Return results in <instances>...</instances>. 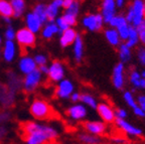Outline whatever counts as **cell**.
I'll list each match as a JSON object with an SVG mask.
<instances>
[{"mask_svg":"<svg viewBox=\"0 0 145 144\" xmlns=\"http://www.w3.org/2000/svg\"><path fill=\"white\" fill-rule=\"evenodd\" d=\"M23 132L26 135V144H45L57 139L59 132L54 127L37 122H26L23 124Z\"/></svg>","mask_w":145,"mask_h":144,"instance_id":"1","label":"cell"},{"mask_svg":"<svg viewBox=\"0 0 145 144\" xmlns=\"http://www.w3.org/2000/svg\"><path fill=\"white\" fill-rule=\"evenodd\" d=\"M123 13L127 22L136 28L144 20V0L130 1Z\"/></svg>","mask_w":145,"mask_h":144,"instance_id":"2","label":"cell"},{"mask_svg":"<svg viewBox=\"0 0 145 144\" xmlns=\"http://www.w3.org/2000/svg\"><path fill=\"white\" fill-rule=\"evenodd\" d=\"M81 23L84 28L91 32H99L105 28V23L100 12H91L83 16Z\"/></svg>","mask_w":145,"mask_h":144,"instance_id":"3","label":"cell"},{"mask_svg":"<svg viewBox=\"0 0 145 144\" xmlns=\"http://www.w3.org/2000/svg\"><path fill=\"white\" fill-rule=\"evenodd\" d=\"M30 114L37 120H45L52 117V109L46 101L36 99L30 105Z\"/></svg>","mask_w":145,"mask_h":144,"instance_id":"4","label":"cell"},{"mask_svg":"<svg viewBox=\"0 0 145 144\" xmlns=\"http://www.w3.org/2000/svg\"><path fill=\"white\" fill-rule=\"evenodd\" d=\"M126 65L122 63H116L112 72V84L114 88L117 90H123L127 83V72Z\"/></svg>","mask_w":145,"mask_h":144,"instance_id":"5","label":"cell"},{"mask_svg":"<svg viewBox=\"0 0 145 144\" xmlns=\"http://www.w3.org/2000/svg\"><path fill=\"white\" fill-rule=\"evenodd\" d=\"M96 111L101 118V121H103L105 124L108 125V124H113L115 122V108L109 102L103 101L98 103Z\"/></svg>","mask_w":145,"mask_h":144,"instance_id":"6","label":"cell"},{"mask_svg":"<svg viewBox=\"0 0 145 144\" xmlns=\"http://www.w3.org/2000/svg\"><path fill=\"white\" fill-rule=\"evenodd\" d=\"M85 132L89 133L91 135L97 136V137H103L108 133V125L105 124L101 120H95V121H86L83 125Z\"/></svg>","mask_w":145,"mask_h":144,"instance_id":"7","label":"cell"},{"mask_svg":"<svg viewBox=\"0 0 145 144\" xmlns=\"http://www.w3.org/2000/svg\"><path fill=\"white\" fill-rule=\"evenodd\" d=\"M99 12L102 15L105 25H108L109 22L112 20V18L118 13L115 5V0H103L100 5Z\"/></svg>","mask_w":145,"mask_h":144,"instance_id":"8","label":"cell"},{"mask_svg":"<svg viewBox=\"0 0 145 144\" xmlns=\"http://www.w3.org/2000/svg\"><path fill=\"white\" fill-rule=\"evenodd\" d=\"M114 123H115L116 127L122 133H125L126 135L131 136V137H140L142 135V129L135 126L134 124L130 123L127 120L116 119Z\"/></svg>","mask_w":145,"mask_h":144,"instance_id":"9","label":"cell"},{"mask_svg":"<svg viewBox=\"0 0 145 144\" xmlns=\"http://www.w3.org/2000/svg\"><path fill=\"white\" fill-rule=\"evenodd\" d=\"M41 79H42V74L37 69L29 74L25 75V78L23 80V89L26 92H33L39 86Z\"/></svg>","mask_w":145,"mask_h":144,"instance_id":"10","label":"cell"},{"mask_svg":"<svg viewBox=\"0 0 145 144\" xmlns=\"http://www.w3.org/2000/svg\"><path fill=\"white\" fill-rule=\"evenodd\" d=\"M48 76L52 82H54V83L61 82V80L65 79V76H66L65 65L59 61H54L48 67Z\"/></svg>","mask_w":145,"mask_h":144,"instance_id":"11","label":"cell"},{"mask_svg":"<svg viewBox=\"0 0 145 144\" xmlns=\"http://www.w3.org/2000/svg\"><path fill=\"white\" fill-rule=\"evenodd\" d=\"M75 92V85L71 80L63 79L57 83L56 88V95L59 99H70L71 95Z\"/></svg>","mask_w":145,"mask_h":144,"instance_id":"12","label":"cell"},{"mask_svg":"<svg viewBox=\"0 0 145 144\" xmlns=\"http://www.w3.org/2000/svg\"><path fill=\"white\" fill-rule=\"evenodd\" d=\"M15 39L18 45H20L23 47H30L34 45L36 41V36L34 33H32L30 30H28L26 27H23L16 31Z\"/></svg>","mask_w":145,"mask_h":144,"instance_id":"13","label":"cell"},{"mask_svg":"<svg viewBox=\"0 0 145 144\" xmlns=\"http://www.w3.org/2000/svg\"><path fill=\"white\" fill-rule=\"evenodd\" d=\"M67 114L72 121H84L88 116V108L81 103L74 104L67 110Z\"/></svg>","mask_w":145,"mask_h":144,"instance_id":"14","label":"cell"},{"mask_svg":"<svg viewBox=\"0 0 145 144\" xmlns=\"http://www.w3.org/2000/svg\"><path fill=\"white\" fill-rule=\"evenodd\" d=\"M141 76H140V71L136 67H131L129 68V71L127 72V82L131 86V92L136 93L139 91V84L141 81Z\"/></svg>","mask_w":145,"mask_h":144,"instance_id":"15","label":"cell"},{"mask_svg":"<svg viewBox=\"0 0 145 144\" xmlns=\"http://www.w3.org/2000/svg\"><path fill=\"white\" fill-rule=\"evenodd\" d=\"M18 68H19V71L22 74L27 75L29 74V73L33 72L34 70H36L37 65L34 63L33 58H31L29 56H24L18 62Z\"/></svg>","mask_w":145,"mask_h":144,"instance_id":"16","label":"cell"},{"mask_svg":"<svg viewBox=\"0 0 145 144\" xmlns=\"http://www.w3.org/2000/svg\"><path fill=\"white\" fill-rule=\"evenodd\" d=\"M77 35L78 32L74 27H71L69 29L63 31L61 33V36H59V45H61V46L68 47L70 45H72Z\"/></svg>","mask_w":145,"mask_h":144,"instance_id":"17","label":"cell"},{"mask_svg":"<svg viewBox=\"0 0 145 144\" xmlns=\"http://www.w3.org/2000/svg\"><path fill=\"white\" fill-rule=\"evenodd\" d=\"M117 48H118V56H119L120 63H122L125 65L131 63L134 56L133 50H131L130 47L127 46L125 45V43H122Z\"/></svg>","mask_w":145,"mask_h":144,"instance_id":"18","label":"cell"},{"mask_svg":"<svg viewBox=\"0 0 145 144\" xmlns=\"http://www.w3.org/2000/svg\"><path fill=\"white\" fill-rule=\"evenodd\" d=\"M84 41L81 34L78 33L75 41L72 43V54H74V59L77 63H81L84 59Z\"/></svg>","mask_w":145,"mask_h":144,"instance_id":"19","label":"cell"},{"mask_svg":"<svg viewBox=\"0 0 145 144\" xmlns=\"http://www.w3.org/2000/svg\"><path fill=\"white\" fill-rule=\"evenodd\" d=\"M103 32H104V36H105V38H106L107 43L111 45V46L118 47L122 43L120 37H119V34H118L117 30H116L115 28L107 26L103 29Z\"/></svg>","mask_w":145,"mask_h":144,"instance_id":"20","label":"cell"},{"mask_svg":"<svg viewBox=\"0 0 145 144\" xmlns=\"http://www.w3.org/2000/svg\"><path fill=\"white\" fill-rule=\"evenodd\" d=\"M25 25H26L27 29L30 30L34 34L40 31L41 26H42L39 19L32 12H28L25 16Z\"/></svg>","mask_w":145,"mask_h":144,"instance_id":"21","label":"cell"},{"mask_svg":"<svg viewBox=\"0 0 145 144\" xmlns=\"http://www.w3.org/2000/svg\"><path fill=\"white\" fill-rule=\"evenodd\" d=\"M16 56V45L14 41H6L3 46V59L10 63L15 59Z\"/></svg>","mask_w":145,"mask_h":144,"instance_id":"22","label":"cell"},{"mask_svg":"<svg viewBox=\"0 0 145 144\" xmlns=\"http://www.w3.org/2000/svg\"><path fill=\"white\" fill-rule=\"evenodd\" d=\"M59 33H61V32H59V29L57 28V24L54 23V21H48L44 24V26L42 28V31H41L42 37L46 38V39H50L54 35Z\"/></svg>","mask_w":145,"mask_h":144,"instance_id":"23","label":"cell"},{"mask_svg":"<svg viewBox=\"0 0 145 144\" xmlns=\"http://www.w3.org/2000/svg\"><path fill=\"white\" fill-rule=\"evenodd\" d=\"M32 13L39 18V21L41 22V24H45L48 21V15H46V5L44 3H39L32 9Z\"/></svg>","mask_w":145,"mask_h":144,"instance_id":"24","label":"cell"},{"mask_svg":"<svg viewBox=\"0 0 145 144\" xmlns=\"http://www.w3.org/2000/svg\"><path fill=\"white\" fill-rule=\"evenodd\" d=\"M78 139L82 144H100L102 138L91 135L87 132H81L78 134Z\"/></svg>","mask_w":145,"mask_h":144,"instance_id":"25","label":"cell"},{"mask_svg":"<svg viewBox=\"0 0 145 144\" xmlns=\"http://www.w3.org/2000/svg\"><path fill=\"white\" fill-rule=\"evenodd\" d=\"M80 102L84 106L89 107L91 109H95V110L98 106V103H99L97 101V99L94 97L93 95H91L90 93H83V94H81V100H80Z\"/></svg>","mask_w":145,"mask_h":144,"instance_id":"26","label":"cell"},{"mask_svg":"<svg viewBox=\"0 0 145 144\" xmlns=\"http://www.w3.org/2000/svg\"><path fill=\"white\" fill-rule=\"evenodd\" d=\"M125 45L128 47H130L131 50H135L138 45H140V43H139V36H138V33H137L136 28L131 26L129 36L127 38V41H125Z\"/></svg>","mask_w":145,"mask_h":144,"instance_id":"27","label":"cell"},{"mask_svg":"<svg viewBox=\"0 0 145 144\" xmlns=\"http://www.w3.org/2000/svg\"><path fill=\"white\" fill-rule=\"evenodd\" d=\"M12 10H13V17H20L25 11V2L23 0H12L10 1Z\"/></svg>","mask_w":145,"mask_h":144,"instance_id":"28","label":"cell"},{"mask_svg":"<svg viewBox=\"0 0 145 144\" xmlns=\"http://www.w3.org/2000/svg\"><path fill=\"white\" fill-rule=\"evenodd\" d=\"M61 12V8L57 7L54 2H50L46 5V15H48V21H54L59 17V14Z\"/></svg>","mask_w":145,"mask_h":144,"instance_id":"29","label":"cell"},{"mask_svg":"<svg viewBox=\"0 0 145 144\" xmlns=\"http://www.w3.org/2000/svg\"><path fill=\"white\" fill-rule=\"evenodd\" d=\"M125 23H128V22H127L126 18H125L124 13H123V12H118V13L112 18V20L109 22L108 26L117 29L118 27L122 26V25L125 24Z\"/></svg>","mask_w":145,"mask_h":144,"instance_id":"30","label":"cell"},{"mask_svg":"<svg viewBox=\"0 0 145 144\" xmlns=\"http://www.w3.org/2000/svg\"><path fill=\"white\" fill-rule=\"evenodd\" d=\"M0 14L2 17H10L13 16V10H12L11 4L6 0H0Z\"/></svg>","mask_w":145,"mask_h":144,"instance_id":"31","label":"cell"},{"mask_svg":"<svg viewBox=\"0 0 145 144\" xmlns=\"http://www.w3.org/2000/svg\"><path fill=\"white\" fill-rule=\"evenodd\" d=\"M123 100H124L125 103L128 105V107H130L132 110L138 106V105H137V101H136L135 95L130 90H127L123 92Z\"/></svg>","mask_w":145,"mask_h":144,"instance_id":"32","label":"cell"},{"mask_svg":"<svg viewBox=\"0 0 145 144\" xmlns=\"http://www.w3.org/2000/svg\"><path fill=\"white\" fill-rule=\"evenodd\" d=\"M130 29H131V25H130L129 23H125L122 26L118 27L117 29H116L122 43H125V41H127V38H128L129 33H130Z\"/></svg>","mask_w":145,"mask_h":144,"instance_id":"33","label":"cell"},{"mask_svg":"<svg viewBox=\"0 0 145 144\" xmlns=\"http://www.w3.org/2000/svg\"><path fill=\"white\" fill-rule=\"evenodd\" d=\"M135 58L139 65L145 68V46L143 45H138L135 48Z\"/></svg>","mask_w":145,"mask_h":144,"instance_id":"34","label":"cell"},{"mask_svg":"<svg viewBox=\"0 0 145 144\" xmlns=\"http://www.w3.org/2000/svg\"><path fill=\"white\" fill-rule=\"evenodd\" d=\"M63 12H67V13L72 14V15L78 17L79 14H80V12H81V3H80L79 1L72 0V2L71 3V5Z\"/></svg>","mask_w":145,"mask_h":144,"instance_id":"35","label":"cell"},{"mask_svg":"<svg viewBox=\"0 0 145 144\" xmlns=\"http://www.w3.org/2000/svg\"><path fill=\"white\" fill-rule=\"evenodd\" d=\"M137 33L139 36V43L140 45L145 46V20H143L138 26L136 27Z\"/></svg>","mask_w":145,"mask_h":144,"instance_id":"36","label":"cell"},{"mask_svg":"<svg viewBox=\"0 0 145 144\" xmlns=\"http://www.w3.org/2000/svg\"><path fill=\"white\" fill-rule=\"evenodd\" d=\"M61 17L63 18V20L68 23V25L70 27H74L78 22V17L72 15V14L67 13V12H63V15H61Z\"/></svg>","mask_w":145,"mask_h":144,"instance_id":"37","label":"cell"},{"mask_svg":"<svg viewBox=\"0 0 145 144\" xmlns=\"http://www.w3.org/2000/svg\"><path fill=\"white\" fill-rule=\"evenodd\" d=\"M54 23L57 24V28L59 29V32H63V31H65V30H67V29H69V28H71L70 26L68 25V23L66 22V21L63 20V18L61 17V16H59V17L54 20Z\"/></svg>","mask_w":145,"mask_h":144,"instance_id":"38","label":"cell"},{"mask_svg":"<svg viewBox=\"0 0 145 144\" xmlns=\"http://www.w3.org/2000/svg\"><path fill=\"white\" fill-rule=\"evenodd\" d=\"M110 144H127L128 140L122 135H113L110 137Z\"/></svg>","mask_w":145,"mask_h":144,"instance_id":"39","label":"cell"},{"mask_svg":"<svg viewBox=\"0 0 145 144\" xmlns=\"http://www.w3.org/2000/svg\"><path fill=\"white\" fill-rule=\"evenodd\" d=\"M34 63L37 67H40V65H45L48 63V58L42 54H35V56L33 58Z\"/></svg>","mask_w":145,"mask_h":144,"instance_id":"40","label":"cell"},{"mask_svg":"<svg viewBox=\"0 0 145 144\" xmlns=\"http://www.w3.org/2000/svg\"><path fill=\"white\" fill-rule=\"evenodd\" d=\"M115 117L116 119L126 120L127 117H128V112H127L126 109L118 107V108H115Z\"/></svg>","mask_w":145,"mask_h":144,"instance_id":"41","label":"cell"},{"mask_svg":"<svg viewBox=\"0 0 145 144\" xmlns=\"http://www.w3.org/2000/svg\"><path fill=\"white\" fill-rule=\"evenodd\" d=\"M4 36L6 38V41H13L15 39V36H16V31L12 26H8L6 28L4 32Z\"/></svg>","mask_w":145,"mask_h":144,"instance_id":"42","label":"cell"},{"mask_svg":"<svg viewBox=\"0 0 145 144\" xmlns=\"http://www.w3.org/2000/svg\"><path fill=\"white\" fill-rule=\"evenodd\" d=\"M128 1L126 0H115V5L117 8L118 12H124V10L126 9L127 5H128Z\"/></svg>","mask_w":145,"mask_h":144,"instance_id":"43","label":"cell"},{"mask_svg":"<svg viewBox=\"0 0 145 144\" xmlns=\"http://www.w3.org/2000/svg\"><path fill=\"white\" fill-rule=\"evenodd\" d=\"M136 101H137V105L145 113V93H139L136 97Z\"/></svg>","mask_w":145,"mask_h":144,"instance_id":"44","label":"cell"},{"mask_svg":"<svg viewBox=\"0 0 145 144\" xmlns=\"http://www.w3.org/2000/svg\"><path fill=\"white\" fill-rule=\"evenodd\" d=\"M70 99H71V101H72L74 104L80 103V100H81V93L76 92V91H75V92L71 95Z\"/></svg>","mask_w":145,"mask_h":144,"instance_id":"45","label":"cell"},{"mask_svg":"<svg viewBox=\"0 0 145 144\" xmlns=\"http://www.w3.org/2000/svg\"><path fill=\"white\" fill-rule=\"evenodd\" d=\"M132 112H133V114L135 115V116H137V117L145 118V113L143 112V110L139 106H137L135 109H133V110H132Z\"/></svg>","mask_w":145,"mask_h":144,"instance_id":"46","label":"cell"},{"mask_svg":"<svg viewBox=\"0 0 145 144\" xmlns=\"http://www.w3.org/2000/svg\"><path fill=\"white\" fill-rule=\"evenodd\" d=\"M37 70H39L42 75H48V67L46 65H40V67H39V68H37Z\"/></svg>","mask_w":145,"mask_h":144,"instance_id":"47","label":"cell"},{"mask_svg":"<svg viewBox=\"0 0 145 144\" xmlns=\"http://www.w3.org/2000/svg\"><path fill=\"white\" fill-rule=\"evenodd\" d=\"M72 2V0H63V5H61V8H63L65 10H66V9L70 6Z\"/></svg>","mask_w":145,"mask_h":144,"instance_id":"48","label":"cell"},{"mask_svg":"<svg viewBox=\"0 0 145 144\" xmlns=\"http://www.w3.org/2000/svg\"><path fill=\"white\" fill-rule=\"evenodd\" d=\"M139 91H145V79H141L139 84Z\"/></svg>","mask_w":145,"mask_h":144,"instance_id":"49","label":"cell"},{"mask_svg":"<svg viewBox=\"0 0 145 144\" xmlns=\"http://www.w3.org/2000/svg\"><path fill=\"white\" fill-rule=\"evenodd\" d=\"M52 2H54V4L57 5V7H59V8H61V5H63V0H54Z\"/></svg>","mask_w":145,"mask_h":144,"instance_id":"50","label":"cell"},{"mask_svg":"<svg viewBox=\"0 0 145 144\" xmlns=\"http://www.w3.org/2000/svg\"><path fill=\"white\" fill-rule=\"evenodd\" d=\"M2 19L5 21V23H7V24H10V23H11V18L10 17H2Z\"/></svg>","mask_w":145,"mask_h":144,"instance_id":"51","label":"cell"},{"mask_svg":"<svg viewBox=\"0 0 145 144\" xmlns=\"http://www.w3.org/2000/svg\"><path fill=\"white\" fill-rule=\"evenodd\" d=\"M140 76L142 79H145V68H143L142 70L140 71Z\"/></svg>","mask_w":145,"mask_h":144,"instance_id":"52","label":"cell"},{"mask_svg":"<svg viewBox=\"0 0 145 144\" xmlns=\"http://www.w3.org/2000/svg\"><path fill=\"white\" fill-rule=\"evenodd\" d=\"M100 144H110V143H109L108 141H103V140H102V141H101V143H100Z\"/></svg>","mask_w":145,"mask_h":144,"instance_id":"53","label":"cell"},{"mask_svg":"<svg viewBox=\"0 0 145 144\" xmlns=\"http://www.w3.org/2000/svg\"><path fill=\"white\" fill-rule=\"evenodd\" d=\"M1 45H2V38H1V36H0V46H1Z\"/></svg>","mask_w":145,"mask_h":144,"instance_id":"54","label":"cell"},{"mask_svg":"<svg viewBox=\"0 0 145 144\" xmlns=\"http://www.w3.org/2000/svg\"><path fill=\"white\" fill-rule=\"evenodd\" d=\"M144 20H145V0H144Z\"/></svg>","mask_w":145,"mask_h":144,"instance_id":"55","label":"cell"},{"mask_svg":"<svg viewBox=\"0 0 145 144\" xmlns=\"http://www.w3.org/2000/svg\"><path fill=\"white\" fill-rule=\"evenodd\" d=\"M0 56H1V52H0Z\"/></svg>","mask_w":145,"mask_h":144,"instance_id":"56","label":"cell"}]
</instances>
